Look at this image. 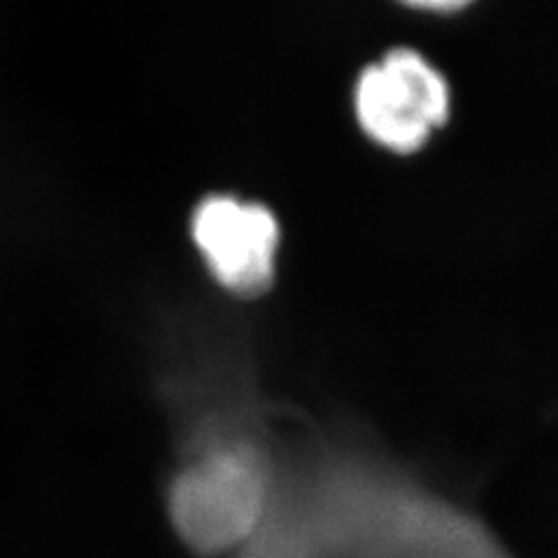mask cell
Returning <instances> with one entry per match:
<instances>
[{"label":"cell","instance_id":"1","mask_svg":"<svg viewBox=\"0 0 558 558\" xmlns=\"http://www.w3.org/2000/svg\"><path fill=\"white\" fill-rule=\"evenodd\" d=\"M268 468L250 442L209 445L172 480L170 519L198 554H219L247 539L264 519Z\"/></svg>","mask_w":558,"mask_h":558},{"label":"cell","instance_id":"2","mask_svg":"<svg viewBox=\"0 0 558 558\" xmlns=\"http://www.w3.org/2000/svg\"><path fill=\"white\" fill-rule=\"evenodd\" d=\"M356 112L363 131L379 145L414 151L447 121L449 89L416 51L396 49L361 75Z\"/></svg>","mask_w":558,"mask_h":558},{"label":"cell","instance_id":"3","mask_svg":"<svg viewBox=\"0 0 558 558\" xmlns=\"http://www.w3.org/2000/svg\"><path fill=\"white\" fill-rule=\"evenodd\" d=\"M191 229L221 284L260 293L272 282L279 229L268 207L209 196L198 205Z\"/></svg>","mask_w":558,"mask_h":558},{"label":"cell","instance_id":"4","mask_svg":"<svg viewBox=\"0 0 558 558\" xmlns=\"http://www.w3.org/2000/svg\"><path fill=\"white\" fill-rule=\"evenodd\" d=\"M418 10H433V12H453L461 10L463 3H453V0H442V3H435V0H428V3H414Z\"/></svg>","mask_w":558,"mask_h":558}]
</instances>
